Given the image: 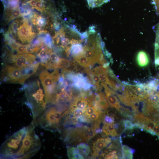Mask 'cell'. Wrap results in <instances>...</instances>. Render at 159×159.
I'll return each mask as SVG.
<instances>
[{"instance_id":"obj_1","label":"cell","mask_w":159,"mask_h":159,"mask_svg":"<svg viewBox=\"0 0 159 159\" xmlns=\"http://www.w3.org/2000/svg\"><path fill=\"white\" fill-rule=\"evenodd\" d=\"M27 101L26 105L32 111L33 120L35 122L42 115L46 108L45 94L40 87L39 81L24 86Z\"/></svg>"},{"instance_id":"obj_2","label":"cell","mask_w":159,"mask_h":159,"mask_svg":"<svg viewBox=\"0 0 159 159\" xmlns=\"http://www.w3.org/2000/svg\"><path fill=\"white\" fill-rule=\"evenodd\" d=\"M35 124L33 122L28 126L22 140L21 147L14 158H28L39 150L41 142L34 130Z\"/></svg>"},{"instance_id":"obj_3","label":"cell","mask_w":159,"mask_h":159,"mask_svg":"<svg viewBox=\"0 0 159 159\" xmlns=\"http://www.w3.org/2000/svg\"><path fill=\"white\" fill-rule=\"evenodd\" d=\"M24 127L14 133L1 145L0 156L2 158H14L20 150L27 130Z\"/></svg>"},{"instance_id":"obj_4","label":"cell","mask_w":159,"mask_h":159,"mask_svg":"<svg viewBox=\"0 0 159 159\" xmlns=\"http://www.w3.org/2000/svg\"><path fill=\"white\" fill-rule=\"evenodd\" d=\"M64 107L59 106L58 107H46L44 112L34 123L39 124L45 130H52L57 129L59 126L62 117Z\"/></svg>"},{"instance_id":"obj_5","label":"cell","mask_w":159,"mask_h":159,"mask_svg":"<svg viewBox=\"0 0 159 159\" xmlns=\"http://www.w3.org/2000/svg\"><path fill=\"white\" fill-rule=\"evenodd\" d=\"M32 75L30 67L19 68L7 64L2 70L1 77L4 82L23 84Z\"/></svg>"},{"instance_id":"obj_6","label":"cell","mask_w":159,"mask_h":159,"mask_svg":"<svg viewBox=\"0 0 159 159\" xmlns=\"http://www.w3.org/2000/svg\"><path fill=\"white\" fill-rule=\"evenodd\" d=\"M96 129L94 126L90 127L86 126L67 129L64 132V139L65 142H87L95 136Z\"/></svg>"},{"instance_id":"obj_7","label":"cell","mask_w":159,"mask_h":159,"mask_svg":"<svg viewBox=\"0 0 159 159\" xmlns=\"http://www.w3.org/2000/svg\"><path fill=\"white\" fill-rule=\"evenodd\" d=\"M36 56L31 54H11L9 60V63L19 68H25L31 66L37 62Z\"/></svg>"},{"instance_id":"obj_8","label":"cell","mask_w":159,"mask_h":159,"mask_svg":"<svg viewBox=\"0 0 159 159\" xmlns=\"http://www.w3.org/2000/svg\"><path fill=\"white\" fill-rule=\"evenodd\" d=\"M39 77L44 89L45 100H47L55 92L57 82H54L51 73L47 71L41 72Z\"/></svg>"},{"instance_id":"obj_9","label":"cell","mask_w":159,"mask_h":159,"mask_svg":"<svg viewBox=\"0 0 159 159\" xmlns=\"http://www.w3.org/2000/svg\"><path fill=\"white\" fill-rule=\"evenodd\" d=\"M17 34L19 39L23 43L30 42L35 36L32 27L27 21L18 28Z\"/></svg>"},{"instance_id":"obj_10","label":"cell","mask_w":159,"mask_h":159,"mask_svg":"<svg viewBox=\"0 0 159 159\" xmlns=\"http://www.w3.org/2000/svg\"><path fill=\"white\" fill-rule=\"evenodd\" d=\"M73 81L74 86L80 90H90L93 86L88 78L85 77L81 73L75 74Z\"/></svg>"},{"instance_id":"obj_11","label":"cell","mask_w":159,"mask_h":159,"mask_svg":"<svg viewBox=\"0 0 159 159\" xmlns=\"http://www.w3.org/2000/svg\"><path fill=\"white\" fill-rule=\"evenodd\" d=\"M112 139L110 137L99 138L93 143V158L97 157L101 150L110 144Z\"/></svg>"},{"instance_id":"obj_12","label":"cell","mask_w":159,"mask_h":159,"mask_svg":"<svg viewBox=\"0 0 159 159\" xmlns=\"http://www.w3.org/2000/svg\"><path fill=\"white\" fill-rule=\"evenodd\" d=\"M93 70L98 74L101 83L108 85L110 86V82L107 68H105L102 66H99L93 68Z\"/></svg>"},{"instance_id":"obj_13","label":"cell","mask_w":159,"mask_h":159,"mask_svg":"<svg viewBox=\"0 0 159 159\" xmlns=\"http://www.w3.org/2000/svg\"><path fill=\"white\" fill-rule=\"evenodd\" d=\"M136 61L139 66L143 67L148 64L150 60L148 54L143 51H140L137 54Z\"/></svg>"},{"instance_id":"obj_14","label":"cell","mask_w":159,"mask_h":159,"mask_svg":"<svg viewBox=\"0 0 159 159\" xmlns=\"http://www.w3.org/2000/svg\"><path fill=\"white\" fill-rule=\"evenodd\" d=\"M105 96L109 105L111 107L120 111L121 106L119 100L116 96L107 90H105Z\"/></svg>"},{"instance_id":"obj_15","label":"cell","mask_w":159,"mask_h":159,"mask_svg":"<svg viewBox=\"0 0 159 159\" xmlns=\"http://www.w3.org/2000/svg\"><path fill=\"white\" fill-rule=\"evenodd\" d=\"M88 102L86 98L80 95L75 98L70 107L85 109L86 108Z\"/></svg>"},{"instance_id":"obj_16","label":"cell","mask_w":159,"mask_h":159,"mask_svg":"<svg viewBox=\"0 0 159 159\" xmlns=\"http://www.w3.org/2000/svg\"><path fill=\"white\" fill-rule=\"evenodd\" d=\"M74 60L80 65L85 68H91L92 67L87 58L85 56L84 51L73 56Z\"/></svg>"},{"instance_id":"obj_17","label":"cell","mask_w":159,"mask_h":159,"mask_svg":"<svg viewBox=\"0 0 159 159\" xmlns=\"http://www.w3.org/2000/svg\"><path fill=\"white\" fill-rule=\"evenodd\" d=\"M114 123H104L102 129L103 132L105 135H110L114 137L118 136L114 127Z\"/></svg>"},{"instance_id":"obj_18","label":"cell","mask_w":159,"mask_h":159,"mask_svg":"<svg viewBox=\"0 0 159 159\" xmlns=\"http://www.w3.org/2000/svg\"><path fill=\"white\" fill-rule=\"evenodd\" d=\"M67 156L69 159H84L77 148L74 147L68 146L67 147Z\"/></svg>"},{"instance_id":"obj_19","label":"cell","mask_w":159,"mask_h":159,"mask_svg":"<svg viewBox=\"0 0 159 159\" xmlns=\"http://www.w3.org/2000/svg\"><path fill=\"white\" fill-rule=\"evenodd\" d=\"M122 159H132L133 155L135 152V150L131 148L126 145H123L122 146Z\"/></svg>"},{"instance_id":"obj_20","label":"cell","mask_w":159,"mask_h":159,"mask_svg":"<svg viewBox=\"0 0 159 159\" xmlns=\"http://www.w3.org/2000/svg\"><path fill=\"white\" fill-rule=\"evenodd\" d=\"M77 148L84 158H87L90 150V148L87 144L84 143H80L77 145Z\"/></svg>"},{"instance_id":"obj_21","label":"cell","mask_w":159,"mask_h":159,"mask_svg":"<svg viewBox=\"0 0 159 159\" xmlns=\"http://www.w3.org/2000/svg\"><path fill=\"white\" fill-rule=\"evenodd\" d=\"M155 63L156 67L159 66V25L157 32L155 44Z\"/></svg>"},{"instance_id":"obj_22","label":"cell","mask_w":159,"mask_h":159,"mask_svg":"<svg viewBox=\"0 0 159 159\" xmlns=\"http://www.w3.org/2000/svg\"><path fill=\"white\" fill-rule=\"evenodd\" d=\"M68 112L72 115L73 117L77 121V120L84 114L85 109H82L80 108L70 107L69 109L67 110Z\"/></svg>"},{"instance_id":"obj_23","label":"cell","mask_w":159,"mask_h":159,"mask_svg":"<svg viewBox=\"0 0 159 159\" xmlns=\"http://www.w3.org/2000/svg\"><path fill=\"white\" fill-rule=\"evenodd\" d=\"M109 0H87L90 7L94 8L99 7L104 3L108 2Z\"/></svg>"},{"instance_id":"obj_24","label":"cell","mask_w":159,"mask_h":159,"mask_svg":"<svg viewBox=\"0 0 159 159\" xmlns=\"http://www.w3.org/2000/svg\"><path fill=\"white\" fill-rule=\"evenodd\" d=\"M9 14V20L21 17L22 16L20 9L17 7L14 9Z\"/></svg>"},{"instance_id":"obj_25","label":"cell","mask_w":159,"mask_h":159,"mask_svg":"<svg viewBox=\"0 0 159 159\" xmlns=\"http://www.w3.org/2000/svg\"><path fill=\"white\" fill-rule=\"evenodd\" d=\"M122 125L124 127V130H132L134 129V125L132 121L128 120H122Z\"/></svg>"},{"instance_id":"obj_26","label":"cell","mask_w":159,"mask_h":159,"mask_svg":"<svg viewBox=\"0 0 159 159\" xmlns=\"http://www.w3.org/2000/svg\"><path fill=\"white\" fill-rule=\"evenodd\" d=\"M71 61L66 59L60 58L58 67L62 69L66 68L69 65Z\"/></svg>"},{"instance_id":"obj_27","label":"cell","mask_w":159,"mask_h":159,"mask_svg":"<svg viewBox=\"0 0 159 159\" xmlns=\"http://www.w3.org/2000/svg\"><path fill=\"white\" fill-rule=\"evenodd\" d=\"M100 110L94 106H88L85 109L84 115L87 117H88L91 114L97 112Z\"/></svg>"},{"instance_id":"obj_28","label":"cell","mask_w":159,"mask_h":159,"mask_svg":"<svg viewBox=\"0 0 159 159\" xmlns=\"http://www.w3.org/2000/svg\"><path fill=\"white\" fill-rule=\"evenodd\" d=\"M14 50H15L18 54L26 53V44L24 45L17 43Z\"/></svg>"},{"instance_id":"obj_29","label":"cell","mask_w":159,"mask_h":159,"mask_svg":"<svg viewBox=\"0 0 159 159\" xmlns=\"http://www.w3.org/2000/svg\"><path fill=\"white\" fill-rule=\"evenodd\" d=\"M105 159H117L118 156L115 150L110 152L105 156Z\"/></svg>"},{"instance_id":"obj_30","label":"cell","mask_w":159,"mask_h":159,"mask_svg":"<svg viewBox=\"0 0 159 159\" xmlns=\"http://www.w3.org/2000/svg\"><path fill=\"white\" fill-rule=\"evenodd\" d=\"M34 8L37 10L41 11H43L45 9V8L43 0H38Z\"/></svg>"},{"instance_id":"obj_31","label":"cell","mask_w":159,"mask_h":159,"mask_svg":"<svg viewBox=\"0 0 159 159\" xmlns=\"http://www.w3.org/2000/svg\"><path fill=\"white\" fill-rule=\"evenodd\" d=\"M103 122L105 123H114V118L112 116L106 115L105 116Z\"/></svg>"},{"instance_id":"obj_32","label":"cell","mask_w":159,"mask_h":159,"mask_svg":"<svg viewBox=\"0 0 159 159\" xmlns=\"http://www.w3.org/2000/svg\"><path fill=\"white\" fill-rule=\"evenodd\" d=\"M29 2L30 5L34 8L35 7L37 3L36 0H30Z\"/></svg>"},{"instance_id":"obj_33","label":"cell","mask_w":159,"mask_h":159,"mask_svg":"<svg viewBox=\"0 0 159 159\" xmlns=\"http://www.w3.org/2000/svg\"><path fill=\"white\" fill-rule=\"evenodd\" d=\"M102 132V129L100 128H97L95 130V132L96 134L100 133Z\"/></svg>"},{"instance_id":"obj_34","label":"cell","mask_w":159,"mask_h":159,"mask_svg":"<svg viewBox=\"0 0 159 159\" xmlns=\"http://www.w3.org/2000/svg\"><path fill=\"white\" fill-rule=\"evenodd\" d=\"M42 26L39 25H37V29L38 31H40L42 29Z\"/></svg>"},{"instance_id":"obj_35","label":"cell","mask_w":159,"mask_h":159,"mask_svg":"<svg viewBox=\"0 0 159 159\" xmlns=\"http://www.w3.org/2000/svg\"><path fill=\"white\" fill-rule=\"evenodd\" d=\"M158 79L159 80V73L158 74Z\"/></svg>"},{"instance_id":"obj_36","label":"cell","mask_w":159,"mask_h":159,"mask_svg":"<svg viewBox=\"0 0 159 159\" xmlns=\"http://www.w3.org/2000/svg\"></svg>"}]
</instances>
